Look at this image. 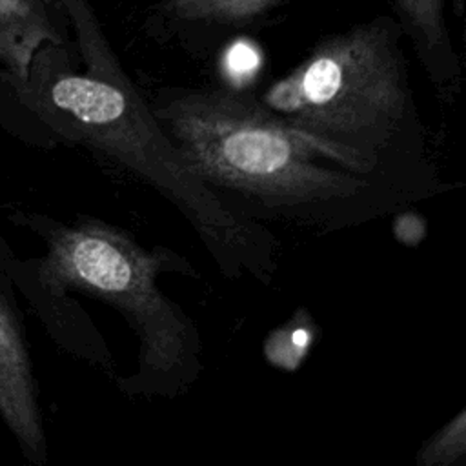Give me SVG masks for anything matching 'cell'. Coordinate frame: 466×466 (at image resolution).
<instances>
[{
    "label": "cell",
    "instance_id": "1",
    "mask_svg": "<svg viewBox=\"0 0 466 466\" xmlns=\"http://www.w3.org/2000/svg\"><path fill=\"white\" fill-rule=\"evenodd\" d=\"M96 22L73 35L84 71L73 66L67 47L46 44L25 78L7 82L16 98L58 137L102 155L167 197L224 269L266 279L273 271L271 238L195 175Z\"/></svg>",
    "mask_w": 466,
    "mask_h": 466
},
{
    "label": "cell",
    "instance_id": "2",
    "mask_svg": "<svg viewBox=\"0 0 466 466\" xmlns=\"http://www.w3.org/2000/svg\"><path fill=\"white\" fill-rule=\"evenodd\" d=\"M147 102L187 166L217 195L320 220L379 208L395 195L397 178L366 173L335 147L284 126L255 95L228 86L162 87Z\"/></svg>",
    "mask_w": 466,
    "mask_h": 466
},
{
    "label": "cell",
    "instance_id": "3",
    "mask_svg": "<svg viewBox=\"0 0 466 466\" xmlns=\"http://www.w3.org/2000/svg\"><path fill=\"white\" fill-rule=\"evenodd\" d=\"M404 40L393 15L353 24L319 40L255 98L279 122L335 147L362 171L399 180L426 160Z\"/></svg>",
    "mask_w": 466,
    "mask_h": 466
},
{
    "label": "cell",
    "instance_id": "4",
    "mask_svg": "<svg viewBox=\"0 0 466 466\" xmlns=\"http://www.w3.org/2000/svg\"><path fill=\"white\" fill-rule=\"evenodd\" d=\"M40 282L55 295L86 293L118 309L140 340V373L175 382L189 370L195 340L189 319L164 297L155 277L173 253L146 251L122 229L95 218L46 226Z\"/></svg>",
    "mask_w": 466,
    "mask_h": 466
},
{
    "label": "cell",
    "instance_id": "5",
    "mask_svg": "<svg viewBox=\"0 0 466 466\" xmlns=\"http://www.w3.org/2000/svg\"><path fill=\"white\" fill-rule=\"evenodd\" d=\"M0 415L27 459L42 466L47 446L36 380L24 326L4 284H0Z\"/></svg>",
    "mask_w": 466,
    "mask_h": 466
},
{
    "label": "cell",
    "instance_id": "6",
    "mask_svg": "<svg viewBox=\"0 0 466 466\" xmlns=\"http://www.w3.org/2000/svg\"><path fill=\"white\" fill-rule=\"evenodd\" d=\"M295 0H153L147 11V31L158 40H198L242 31Z\"/></svg>",
    "mask_w": 466,
    "mask_h": 466
},
{
    "label": "cell",
    "instance_id": "7",
    "mask_svg": "<svg viewBox=\"0 0 466 466\" xmlns=\"http://www.w3.org/2000/svg\"><path fill=\"white\" fill-rule=\"evenodd\" d=\"M448 0H391L393 16L411 44L419 64L441 98L461 87L462 64L448 22Z\"/></svg>",
    "mask_w": 466,
    "mask_h": 466
},
{
    "label": "cell",
    "instance_id": "8",
    "mask_svg": "<svg viewBox=\"0 0 466 466\" xmlns=\"http://www.w3.org/2000/svg\"><path fill=\"white\" fill-rule=\"evenodd\" d=\"M53 0H0V73L24 80L35 53L46 46L67 47V33Z\"/></svg>",
    "mask_w": 466,
    "mask_h": 466
},
{
    "label": "cell",
    "instance_id": "9",
    "mask_svg": "<svg viewBox=\"0 0 466 466\" xmlns=\"http://www.w3.org/2000/svg\"><path fill=\"white\" fill-rule=\"evenodd\" d=\"M466 450V413L461 410L448 424L437 430L417 453V466H455Z\"/></svg>",
    "mask_w": 466,
    "mask_h": 466
}]
</instances>
